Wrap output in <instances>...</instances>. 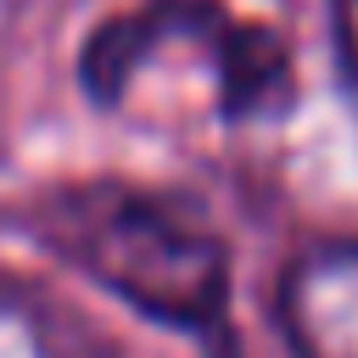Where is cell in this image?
<instances>
[{"label":"cell","instance_id":"3","mask_svg":"<svg viewBox=\"0 0 358 358\" xmlns=\"http://www.w3.org/2000/svg\"><path fill=\"white\" fill-rule=\"evenodd\" d=\"M280 324L296 358H358V241L313 246L285 268Z\"/></svg>","mask_w":358,"mask_h":358},{"label":"cell","instance_id":"2","mask_svg":"<svg viewBox=\"0 0 358 358\" xmlns=\"http://www.w3.org/2000/svg\"><path fill=\"white\" fill-rule=\"evenodd\" d=\"M34 229L134 313L196 336L224 330L229 252L190 201L129 179H84L39 196Z\"/></svg>","mask_w":358,"mask_h":358},{"label":"cell","instance_id":"5","mask_svg":"<svg viewBox=\"0 0 358 358\" xmlns=\"http://www.w3.org/2000/svg\"><path fill=\"white\" fill-rule=\"evenodd\" d=\"M330 28H336V50L347 78L358 84V0H330Z\"/></svg>","mask_w":358,"mask_h":358},{"label":"cell","instance_id":"1","mask_svg":"<svg viewBox=\"0 0 358 358\" xmlns=\"http://www.w3.org/2000/svg\"><path fill=\"white\" fill-rule=\"evenodd\" d=\"M84 90L145 129L246 123L291 95L285 39L218 0H145L84 45Z\"/></svg>","mask_w":358,"mask_h":358},{"label":"cell","instance_id":"4","mask_svg":"<svg viewBox=\"0 0 358 358\" xmlns=\"http://www.w3.org/2000/svg\"><path fill=\"white\" fill-rule=\"evenodd\" d=\"M0 358H62L45 313L11 291H0Z\"/></svg>","mask_w":358,"mask_h":358}]
</instances>
